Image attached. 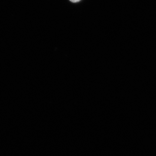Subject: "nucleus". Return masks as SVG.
Here are the masks:
<instances>
[{
    "label": "nucleus",
    "mask_w": 156,
    "mask_h": 156,
    "mask_svg": "<svg viewBox=\"0 0 156 156\" xmlns=\"http://www.w3.org/2000/svg\"><path fill=\"white\" fill-rule=\"evenodd\" d=\"M71 2L73 3H77L78 2H80L81 0H69Z\"/></svg>",
    "instance_id": "1"
}]
</instances>
